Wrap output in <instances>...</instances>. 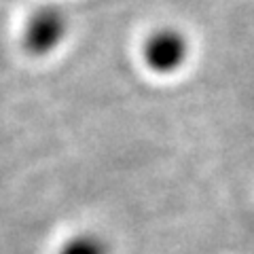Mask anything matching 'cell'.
<instances>
[{"mask_svg":"<svg viewBox=\"0 0 254 254\" xmlns=\"http://www.w3.org/2000/svg\"><path fill=\"white\" fill-rule=\"evenodd\" d=\"M68 19L55 6H43L30 15L23 30V47L34 58H45L60 47L66 38Z\"/></svg>","mask_w":254,"mask_h":254,"instance_id":"obj_1","label":"cell"},{"mask_svg":"<svg viewBox=\"0 0 254 254\" xmlns=\"http://www.w3.org/2000/svg\"><path fill=\"white\" fill-rule=\"evenodd\" d=\"M189 43L178 30L163 28L153 32L144 47H142V58L150 72L155 74H172L187 62Z\"/></svg>","mask_w":254,"mask_h":254,"instance_id":"obj_2","label":"cell"},{"mask_svg":"<svg viewBox=\"0 0 254 254\" xmlns=\"http://www.w3.org/2000/svg\"><path fill=\"white\" fill-rule=\"evenodd\" d=\"M58 254H110V246L98 233H76L62 244Z\"/></svg>","mask_w":254,"mask_h":254,"instance_id":"obj_3","label":"cell"}]
</instances>
